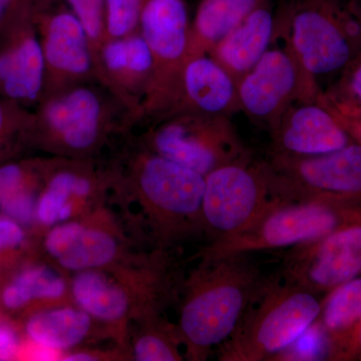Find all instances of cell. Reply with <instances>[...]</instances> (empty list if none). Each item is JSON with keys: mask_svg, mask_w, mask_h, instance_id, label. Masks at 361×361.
I'll list each match as a JSON object with an SVG mask.
<instances>
[{"mask_svg": "<svg viewBox=\"0 0 361 361\" xmlns=\"http://www.w3.org/2000/svg\"><path fill=\"white\" fill-rule=\"evenodd\" d=\"M23 239L25 233L20 223L8 217H0V250L20 245Z\"/></svg>", "mask_w": 361, "mask_h": 361, "instance_id": "33", "label": "cell"}, {"mask_svg": "<svg viewBox=\"0 0 361 361\" xmlns=\"http://www.w3.org/2000/svg\"><path fill=\"white\" fill-rule=\"evenodd\" d=\"M322 298L281 277H269L232 336L220 345V361L273 360L314 324Z\"/></svg>", "mask_w": 361, "mask_h": 361, "instance_id": "2", "label": "cell"}, {"mask_svg": "<svg viewBox=\"0 0 361 361\" xmlns=\"http://www.w3.org/2000/svg\"><path fill=\"white\" fill-rule=\"evenodd\" d=\"M158 121L149 139L154 153L199 174L251 157L230 116L179 113Z\"/></svg>", "mask_w": 361, "mask_h": 361, "instance_id": "6", "label": "cell"}, {"mask_svg": "<svg viewBox=\"0 0 361 361\" xmlns=\"http://www.w3.org/2000/svg\"><path fill=\"white\" fill-rule=\"evenodd\" d=\"M176 341V337L163 331L145 334L135 344V358L140 361L180 360Z\"/></svg>", "mask_w": 361, "mask_h": 361, "instance_id": "30", "label": "cell"}, {"mask_svg": "<svg viewBox=\"0 0 361 361\" xmlns=\"http://www.w3.org/2000/svg\"><path fill=\"white\" fill-rule=\"evenodd\" d=\"M268 280L250 254L204 261L190 282L178 327L191 360H206L232 336Z\"/></svg>", "mask_w": 361, "mask_h": 361, "instance_id": "1", "label": "cell"}, {"mask_svg": "<svg viewBox=\"0 0 361 361\" xmlns=\"http://www.w3.org/2000/svg\"><path fill=\"white\" fill-rule=\"evenodd\" d=\"M139 32L148 44L155 75L142 116H167L180 71L189 58L190 23L185 0H149L140 18Z\"/></svg>", "mask_w": 361, "mask_h": 361, "instance_id": "9", "label": "cell"}, {"mask_svg": "<svg viewBox=\"0 0 361 361\" xmlns=\"http://www.w3.org/2000/svg\"><path fill=\"white\" fill-rule=\"evenodd\" d=\"M35 4V0H0V23L11 18H18L27 7Z\"/></svg>", "mask_w": 361, "mask_h": 361, "instance_id": "35", "label": "cell"}, {"mask_svg": "<svg viewBox=\"0 0 361 361\" xmlns=\"http://www.w3.org/2000/svg\"><path fill=\"white\" fill-rule=\"evenodd\" d=\"M18 339L8 325H0V361L13 360L18 353Z\"/></svg>", "mask_w": 361, "mask_h": 361, "instance_id": "34", "label": "cell"}, {"mask_svg": "<svg viewBox=\"0 0 361 361\" xmlns=\"http://www.w3.org/2000/svg\"><path fill=\"white\" fill-rule=\"evenodd\" d=\"M361 275V225L287 249L280 277L318 295Z\"/></svg>", "mask_w": 361, "mask_h": 361, "instance_id": "13", "label": "cell"}, {"mask_svg": "<svg viewBox=\"0 0 361 361\" xmlns=\"http://www.w3.org/2000/svg\"><path fill=\"white\" fill-rule=\"evenodd\" d=\"M149 0H104L106 39L139 32L140 18Z\"/></svg>", "mask_w": 361, "mask_h": 361, "instance_id": "27", "label": "cell"}, {"mask_svg": "<svg viewBox=\"0 0 361 361\" xmlns=\"http://www.w3.org/2000/svg\"><path fill=\"white\" fill-rule=\"evenodd\" d=\"M137 185L166 238L189 229H204L205 176L153 153L137 167Z\"/></svg>", "mask_w": 361, "mask_h": 361, "instance_id": "11", "label": "cell"}, {"mask_svg": "<svg viewBox=\"0 0 361 361\" xmlns=\"http://www.w3.org/2000/svg\"><path fill=\"white\" fill-rule=\"evenodd\" d=\"M239 111L238 89L232 75L209 54L189 56L166 116L179 113L230 116Z\"/></svg>", "mask_w": 361, "mask_h": 361, "instance_id": "16", "label": "cell"}, {"mask_svg": "<svg viewBox=\"0 0 361 361\" xmlns=\"http://www.w3.org/2000/svg\"><path fill=\"white\" fill-rule=\"evenodd\" d=\"M94 63L97 82L140 118L155 75L153 54L141 33L104 39Z\"/></svg>", "mask_w": 361, "mask_h": 361, "instance_id": "14", "label": "cell"}, {"mask_svg": "<svg viewBox=\"0 0 361 361\" xmlns=\"http://www.w3.org/2000/svg\"><path fill=\"white\" fill-rule=\"evenodd\" d=\"M73 294L85 312L109 322L123 317L129 305V299L120 287L92 269L80 271L73 279Z\"/></svg>", "mask_w": 361, "mask_h": 361, "instance_id": "23", "label": "cell"}, {"mask_svg": "<svg viewBox=\"0 0 361 361\" xmlns=\"http://www.w3.org/2000/svg\"><path fill=\"white\" fill-rule=\"evenodd\" d=\"M0 87L16 101L35 102L44 97V51L35 32L27 30L0 52Z\"/></svg>", "mask_w": 361, "mask_h": 361, "instance_id": "18", "label": "cell"}, {"mask_svg": "<svg viewBox=\"0 0 361 361\" xmlns=\"http://www.w3.org/2000/svg\"><path fill=\"white\" fill-rule=\"evenodd\" d=\"M269 130L271 153L281 155H322L355 142L319 99L296 102Z\"/></svg>", "mask_w": 361, "mask_h": 361, "instance_id": "15", "label": "cell"}, {"mask_svg": "<svg viewBox=\"0 0 361 361\" xmlns=\"http://www.w3.org/2000/svg\"><path fill=\"white\" fill-rule=\"evenodd\" d=\"M90 190L92 183L85 176L73 171L56 173L39 199L35 216L44 225L63 222L71 216V197H87Z\"/></svg>", "mask_w": 361, "mask_h": 361, "instance_id": "24", "label": "cell"}, {"mask_svg": "<svg viewBox=\"0 0 361 361\" xmlns=\"http://www.w3.org/2000/svg\"><path fill=\"white\" fill-rule=\"evenodd\" d=\"M90 327V315L84 310L61 308L33 316L26 331L35 345L59 351L80 343L87 336Z\"/></svg>", "mask_w": 361, "mask_h": 361, "instance_id": "21", "label": "cell"}, {"mask_svg": "<svg viewBox=\"0 0 361 361\" xmlns=\"http://www.w3.org/2000/svg\"><path fill=\"white\" fill-rule=\"evenodd\" d=\"M361 225V200L282 202L245 231L218 240L203 252L204 261L289 249Z\"/></svg>", "mask_w": 361, "mask_h": 361, "instance_id": "4", "label": "cell"}, {"mask_svg": "<svg viewBox=\"0 0 361 361\" xmlns=\"http://www.w3.org/2000/svg\"><path fill=\"white\" fill-rule=\"evenodd\" d=\"M360 319L361 275L339 285L322 298V311L315 325L326 336L329 353Z\"/></svg>", "mask_w": 361, "mask_h": 361, "instance_id": "22", "label": "cell"}, {"mask_svg": "<svg viewBox=\"0 0 361 361\" xmlns=\"http://www.w3.org/2000/svg\"><path fill=\"white\" fill-rule=\"evenodd\" d=\"M349 13L357 20L361 27V0H345Z\"/></svg>", "mask_w": 361, "mask_h": 361, "instance_id": "37", "label": "cell"}, {"mask_svg": "<svg viewBox=\"0 0 361 361\" xmlns=\"http://www.w3.org/2000/svg\"><path fill=\"white\" fill-rule=\"evenodd\" d=\"M329 360H361V319L329 349Z\"/></svg>", "mask_w": 361, "mask_h": 361, "instance_id": "31", "label": "cell"}, {"mask_svg": "<svg viewBox=\"0 0 361 361\" xmlns=\"http://www.w3.org/2000/svg\"><path fill=\"white\" fill-rule=\"evenodd\" d=\"M33 360H52L56 357V350L37 345L35 353L32 355Z\"/></svg>", "mask_w": 361, "mask_h": 361, "instance_id": "36", "label": "cell"}, {"mask_svg": "<svg viewBox=\"0 0 361 361\" xmlns=\"http://www.w3.org/2000/svg\"><path fill=\"white\" fill-rule=\"evenodd\" d=\"M266 161L284 201L361 200V145L358 142L316 156L271 153Z\"/></svg>", "mask_w": 361, "mask_h": 361, "instance_id": "7", "label": "cell"}, {"mask_svg": "<svg viewBox=\"0 0 361 361\" xmlns=\"http://www.w3.org/2000/svg\"><path fill=\"white\" fill-rule=\"evenodd\" d=\"M49 1V0H37ZM75 14L89 35L94 56L106 37L104 0H58Z\"/></svg>", "mask_w": 361, "mask_h": 361, "instance_id": "28", "label": "cell"}, {"mask_svg": "<svg viewBox=\"0 0 361 361\" xmlns=\"http://www.w3.org/2000/svg\"><path fill=\"white\" fill-rule=\"evenodd\" d=\"M39 121L54 145L73 152L96 147L120 116H135L97 80L42 97Z\"/></svg>", "mask_w": 361, "mask_h": 361, "instance_id": "8", "label": "cell"}, {"mask_svg": "<svg viewBox=\"0 0 361 361\" xmlns=\"http://www.w3.org/2000/svg\"><path fill=\"white\" fill-rule=\"evenodd\" d=\"M45 248L63 267L77 271L102 267L116 254V243L111 235L78 223L56 226L47 235Z\"/></svg>", "mask_w": 361, "mask_h": 361, "instance_id": "19", "label": "cell"}, {"mask_svg": "<svg viewBox=\"0 0 361 361\" xmlns=\"http://www.w3.org/2000/svg\"><path fill=\"white\" fill-rule=\"evenodd\" d=\"M0 209L20 224L30 223L35 217V199L25 187V175L18 166L0 168Z\"/></svg>", "mask_w": 361, "mask_h": 361, "instance_id": "26", "label": "cell"}, {"mask_svg": "<svg viewBox=\"0 0 361 361\" xmlns=\"http://www.w3.org/2000/svg\"><path fill=\"white\" fill-rule=\"evenodd\" d=\"M66 284L54 271L33 267L21 272L4 292V303L11 310H18L33 299H54L63 295Z\"/></svg>", "mask_w": 361, "mask_h": 361, "instance_id": "25", "label": "cell"}, {"mask_svg": "<svg viewBox=\"0 0 361 361\" xmlns=\"http://www.w3.org/2000/svg\"><path fill=\"white\" fill-rule=\"evenodd\" d=\"M240 110L269 128L296 102L318 101L322 92L286 47L268 49L237 82Z\"/></svg>", "mask_w": 361, "mask_h": 361, "instance_id": "10", "label": "cell"}, {"mask_svg": "<svg viewBox=\"0 0 361 361\" xmlns=\"http://www.w3.org/2000/svg\"><path fill=\"white\" fill-rule=\"evenodd\" d=\"M275 28L313 80L342 71L361 51V27L345 0H291Z\"/></svg>", "mask_w": 361, "mask_h": 361, "instance_id": "3", "label": "cell"}, {"mask_svg": "<svg viewBox=\"0 0 361 361\" xmlns=\"http://www.w3.org/2000/svg\"><path fill=\"white\" fill-rule=\"evenodd\" d=\"M325 96L341 108L361 111V51L342 70L336 90Z\"/></svg>", "mask_w": 361, "mask_h": 361, "instance_id": "29", "label": "cell"}, {"mask_svg": "<svg viewBox=\"0 0 361 361\" xmlns=\"http://www.w3.org/2000/svg\"><path fill=\"white\" fill-rule=\"evenodd\" d=\"M96 358L92 357V355H87V353H75V355H68L65 358V360L68 361H90L94 360Z\"/></svg>", "mask_w": 361, "mask_h": 361, "instance_id": "38", "label": "cell"}, {"mask_svg": "<svg viewBox=\"0 0 361 361\" xmlns=\"http://www.w3.org/2000/svg\"><path fill=\"white\" fill-rule=\"evenodd\" d=\"M266 0H202L190 25L189 56L209 54Z\"/></svg>", "mask_w": 361, "mask_h": 361, "instance_id": "20", "label": "cell"}, {"mask_svg": "<svg viewBox=\"0 0 361 361\" xmlns=\"http://www.w3.org/2000/svg\"><path fill=\"white\" fill-rule=\"evenodd\" d=\"M35 16L44 56V97L97 80L92 44L75 14L63 2L51 0L35 4Z\"/></svg>", "mask_w": 361, "mask_h": 361, "instance_id": "12", "label": "cell"}, {"mask_svg": "<svg viewBox=\"0 0 361 361\" xmlns=\"http://www.w3.org/2000/svg\"><path fill=\"white\" fill-rule=\"evenodd\" d=\"M4 125V113L2 110L1 106H0V132H1L2 128Z\"/></svg>", "mask_w": 361, "mask_h": 361, "instance_id": "39", "label": "cell"}, {"mask_svg": "<svg viewBox=\"0 0 361 361\" xmlns=\"http://www.w3.org/2000/svg\"><path fill=\"white\" fill-rule=\"evenodd\" d=\"M276 18L267 0L242 21L211 51L209 56L238 82L269 49Z\"/></svg>", "mask_w": 361, "mask_h": 361, "instance_id": "17", "label": "cell"}, {"mask_svg": "<svg viewBox=\"0 0 361 361\" xmlns=\"http://www.w3.org/2000/svg\"><path fill=\"white\" fill-rule=\"evenodd\" d=\"M319 101L336 116L342 127L348 130L355 142L361 145V111L341 108L336 104L330 103L324 97H322Z\"/></svg>", "mask_w": 361, "mask_h": 361, "instance_id": "32", "label": "cell"}, {"mask_svg": "<svg viewBox=\"0 0 361 361\" xmlns=\"http://www.w3.org/2000/svg\"><path fill=\"white\" fill-rule=\"evenodd\" d=\"M284 201L267 161L251 157L226 164L205 176L202 214L212 242L245 231ZM288 202V201H287Z\"/></svg>", "mask_w": 361, "mask_h": 361, "instance_id": "5", "label": "cell"}]
</instances>
